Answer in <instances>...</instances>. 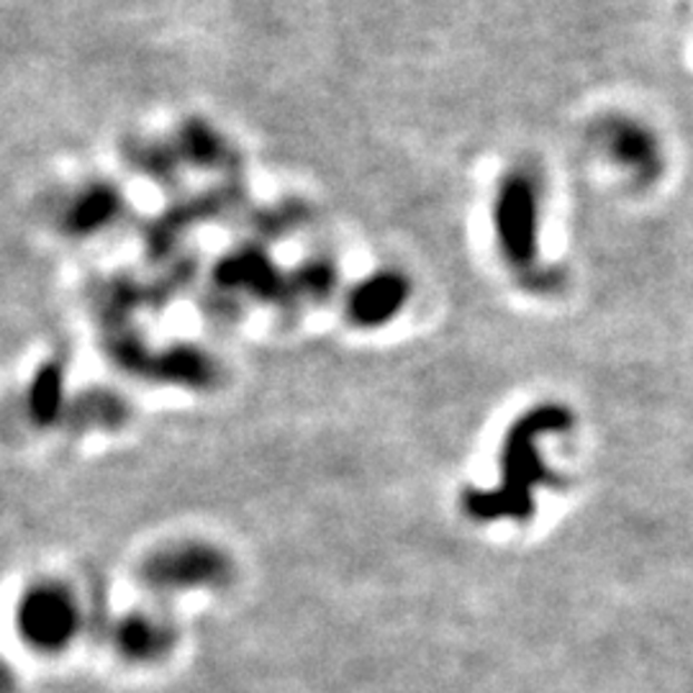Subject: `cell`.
I'll use <instances>...</instances> for the list:
<instances>
[{
	"instance_id": "2",
	"label": "cell",
	"mask_w": 693,
	"mask_h": 693,
	"mask_svg": "<svg viewBox=\"0 0 693 693\" xmlns=\"http://www.w3.org/2000/svg\"><path fill=\"white\" fill-rule=\"evenodd\" d=\"M141 576H145L147 586L159 594H180V590L224 583L230 576V563L211 545H173L152 555Z\"/></svg>"
},
{
	"instance_id": "3",
	"label": "cell",
	"mask_w": 693,
	"mask_h": 693,
	"mask_svg": "<svg viewBox=\"0 0 693 693\" xmlns=\"http://www.w3.org/2000/svg\"><path fill=\"white\" fill-rule=\"evenodd\" d=\"M608 152L616 163L629 167V173L645 180L661 173V141L650 126L642 121H629V118H616L608 126Z\"/></svg>"
},
{
	"instance_id": "1",
	"label": "cell",
	"mask_w": 693,
	"mask_h": 693,
	"mask_svg": "<svg viewBox=\"0 0 693 693\" xmlns=\"http://www.w3.org/2000/svg\"><path fill=\"white\" fill-rule=\"evenodd\" d=\"M80 627V608L75 596L59 583H39L19 604V632L37 650H62Z\"/></svg>"
},
{
	"instance_id": "4",
	"label": "cell",
	"mask_w": 693,
	"mask_h": 693,
	"mask_svg": "<svg viewBox=\"0 0 693 693\" xmlns=\"http://www.w3.org/2000/svg\"><path fill=\"white\" fill-rule=\"evenodd\" d=\"M173 642L175 635L167 619L152 614H131L118 622L116 627V647L129 661H157L173 647Z\"/></svg>"
}]
</instances>
